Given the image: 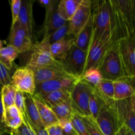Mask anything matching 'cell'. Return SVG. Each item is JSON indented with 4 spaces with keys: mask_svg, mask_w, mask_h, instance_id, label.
I'll return each instance as SVG.
<instances>
[{
    "mask_svg": "<svg viewBox=\"0 0 135 135\" xmlns=\"http://www.w3.org/2000/svg\"><path fill=\"white\" fill-rule=\"evenodd\" d=\"M126 134H127V135H135V134H133V133H132L130 131L128 130L127 129V133H126Z\"/></svg>",
    "mask_w": 135,
    "mask_h": 135,
    "instance_id": "7dc6e473",
    "label": "cell"
},
{
    "mask_svg": "<svg viewBox=\"0 0 135 135\" xmlns=\"http://www.w3.org/2000/svg\"><path fill=\"white\" fill-rule=\"evenodd\" d=\"M25 113L31 123L38 128H44L41 121L38 109L34 103L33 96L25 94Z\"/></svg>",
    "mask_w": 135,
    "mask_h": 135,
    "instance_id": "cb8c5ba5",
    "label": "cell"
},
{
    "mask_svg": "<svg viewBox=\"0 0 135 135\" xmlns=\"http://www.w3.org/2000/svg\"><path fill=\"white\" fill-rule=\"evenodd\" d=\"M5 125L7 128L9 130V134L11 131L15 130L19 128L21 126V125L23 123V119L22 116H19V117H15V118L10 119L6 120L5 121Z\"/></svg>",
    "mask_w": 135,
    "mask_h": 135,
    "instance_id": "8d00e7d4",
    "label": "cell"
},
{
    "mask_svg": "<svg viewBox=\"0 0 135 135\" xmlns=\"http://www.w3.org/2000/svg\"><path fill=\"white\" fill-rule=\"evenodd\" d=\"M94 31L92 39L102 41L113 38L117 42L111 0L92 1Z\"/></svg>",
    "mask_w": 135,
    "mask_h": 135,
    "instance_id": "6da1fadb",
    "label": "cell"
},
{
    "mask_svg": "<svg viewBox=\"0 0 135 135\" xmlns=\"http://www.w3.org/2000/svg\"><path fill=\"white\" fill-rule=\"evenodd\" d=\"M71 90H60L54 91L43 96H38L43 102L47 104L49 107L52 108L61 103L67 102L70 100Z\"/></svg>",
    "mask_w": 135,
    "mask_h": 135,
    "instance_id": "603a6c76",
    "label": "cell"
},
{
    "mask_svg": "<svg viewBox=\"0 0 135 135\" xmlns=\"http://www.w3.org/2000/svg\"><path fill=\"white\" fill-rule=\"evenodd\" d=\"M34 73L35 85L47 80L58 78H76L65 71L62 64L32 69Z\"/></svg>",
    "mask_w": 135,
    "mask_h": 135,
    "instance_id": "2e32d148",
    "label": "cell"
},
{
    "mask_svg": "<svg viewBox=\"0 0 135 135\" xmlns=\"http://www.w3.org/2000/svg\"><path fill=\"white\" fill-rule=\"evenodd\" d=\"M34 1L32 0H22L18 21L20 25L28 30L30 35L32 37L33 33V15L32 7Z\"/></svg>",
    "mask_w": 135,
    "mask_h": 135,
    "instance_id": "ffe728a7",
    "label": "cell"
},
{
    "mask_svg": "<svg viewBox=\"0 0 135 135\" xmlns=\"http://www.w3.org/2000/svg\"><path fill=\"white\" fill-rule=\"evenodd\" d=\"M48 135H63L61 129L58 125H54L45 128Z\"/></svg>",
    "mask_w": 135,
    "mask_h": 135,
    "instance_id": "7bdbcfd3",
    "label": "cell"
},
{
    "mask_svg": "<svg viewBox=\"0 0 135 135\" xmlns=\"http://www.w3.org/2000/svg\"><path fill=\"white\" fill-rule=\"evenodd\" d=\"M22 115L21 112L18 111V109L16 108L15 105L11 106L8 107L7 108L4 110V116H5V121L6 120L10 119L15 118V117H19Z\"/></svg>",
    "mask_w": 135,
    "mask_h": 135,
    "instance_id": "60d3db41",
    "label": "cell"
},
{
    "mask_svg": "<svg viewBox=\"0 0 135 135\" xmlns=\"http://www.w3.org/2000/svg\"><path fill=\"white\" fill-rule=\"evenodd\" d=\"M60 1L51 0L46 8V16L43 25L44 36L49 37L57 29L65 25L67 22L61 7Z\"/></svg>",
    "mask_w": 135,
    "mask_h": 135,
    "instance_id": "ba28073f",
    "label": "cell"
},
{
    "mask_svg": "<svg viewBox=\"0 0 135 135\" xmlns=\"http://www.w3.org/2000/svg\"><path fill=\"white\" fill-rule=\"evenodd\" d=\"M32 38L28 30L22 27L18 21L11 25L8 38L9 44L15 47L20 54L28 52L32 50L34 45Z\"/></svg>",
    "mask_w": 135,
    "mask_h": 135,
    "instance_id": "7c38bea8",
    "label": "cell"
},
{
    "mask_svg": "<svg viewBox=\"0 0 135 135\" xmlns=\"http://www.w3.org/2000/svg\"><path fill=\"white\" fill-rule=\"evenodd\" d=\"M83 0H61L59 2L67 21H69Z\"/></svg>",
    "mask_w": 135,
    "mask_h": 135,
    "instance_id": "4316f807",
    "label": "cell"
},
{
    "mask_svg": "<svg viewBox=\"0 0 135 135\" xmlns=\"http://www.w3.org/2000/svg\"><path fill=\"white\" fill-rule=\"evenodd\" d=\"M115 42V40L113 38L102 41L92 39L88 50L84 72L90 69L98 68L107 51Z\"/></svg>",
    "mask_w": 135,
    "mask_h": 135,
    "instance_id": "30bf717a",
    "label": "cell"
},
{
    "mask_svg": "<svg viewBox=\"0 0 135 135\" xmlns=\"http://www.w3.org/2000/svg\"><path fill=\"white\" fill-rule=\"evenodd\" d=\"M5 41H3L1 40H0V49L2 48L3 47V45L5 44Z\"/></svg>",
    "mask_w": 135,
    "mask_h": 135,
    "instance_id": "bcb514c9",
    "label": "cell"
},
{
    "mask_svg": "<svg viewBox=\"0 0 135 135\" xmlns=\"http://www.w3.org/2000/svg\"><path fill=\"white\" fill-rule=\"evenodd\" d=\"M20 54L19 51L13 46L8 44L0 49V62L9 70L12 71L13 62Z\"/></svg>",
    "mask_w": 135,
    "mask_h": 135,
    "instance_id": "d4e9b609",
    "label": "cell"
},
{
    "mask_svg": "<svg viewBox=\"0 0 135 135\" xmlns=\"http://www.w3.org/2000/svg\"><path fill=\"white\" fill-rule=\"evenodd\" d=\"M82 120L90 135H104L100 131L96 120L91 116L81 117Z\"/></svg>",
    "mask_w": 135,
    "mask_h": 135,
    "instance_id": "1f68e13d",
    "label": "cell"
},
{
    "mask_svg": "<svg viewBox=\"0 0 135 135\" xmlns=\"http://www.w3.org/2000/svg\"><path fill=\"white\" fill-rule=\"evenodd\" d=\"M113 107L119 129L124 125L135 134V95L125 100L114 101Z\"/></svg>",
    "mask_w": 135,
    "mask_h": 135,
    "instance_id": "5b68a950",
    "label": "cell"
},
{
    "mask_svg": "<svg viewBox=\"0 0 135 135\" xmlns=\"http://www.w3.org/2000/svg\"><path fill=\"white\" fill-rule=\"evenodd\" d=\"M51 1H50V0H40L39 3L40 4H42L43 6L46 7L47 5H48L50 3Z\"/></svg>",
    "mask_w": 135,
    "mask_h": 135,
    "instance_id": "f6af8a7d",
    "label": "cell"
},
{
    "mask_svg": "<svg viewBox=\"0 0 135 135\" xmlns=\"http://www.w3.org/2000/svg\"><path fill=\"white\" fill-rule=\"evenodd\" d=\"M58 125L60 127L62 131L64 134H69L74 133V129L73 127L71 119H61L58 121Z\"/></svg>",
    "mask_w": 135,
    "mask_h": 135,
    "instance_id": "f35d334b",
    "label": "cell"
},
{
    "mask_svg": "<svg viewBox=\"0 0 135 135\" xmlns=\"http://www.w3.org/2000/svg\"><path fill=\"white\" fill-rule=\"evenodd\" d=\"M74 131L77 135H90L87 131L86 127L82 120L81 116L79 115L75 112L72 114L71 117Z\"/></svg>",
    "mask_w": 135,
    "mask_h": 135,
    "instance_id": "4dcf8cb0",
    "label": "cell"
},
{
    "mask_svg": "<svg viewBox=\"0 0 135 135\" xmlns=\"http://www.w3.org/2000/svg\"><path fill=\"white\" fill-rule=\"evenodd\" d=\"M11 84L17 91L33 96L36 85L32 70L26 66L17 68L12 75Z\"/></svg>",
    "mask_w": 135,
    "mask_h": 135,
    "instance_id": "8fae6325",
    "label": "cell"
},
{
    "mask_svg": "<svg viewBox=\"0 0 135 135\" xmlns=\"http://www.w3.org/2000/svg\"><path fill=\"white\" fill-rule=\"evenodd\" d=\"M96 88L99 92L109 101H114L113 96H114V86H113V81L107 79H102Z\"/></svg>",
    "mask_w": 135,
    "mask_h": 135,
    "instance_id": "f546056e",
    "label": "cell"
},
{
    "mask_svg": "<svg viewBox=\"0 0 135 135\" xmlns=\"http://www.w3.org/2000/svg\"><path fill=\"white\" fill-rule=\"evenodd\" d=\"M14 105L18 109L21 114L25 113V93L17 91L15 94Z\"/></svg>",
    "mask_w": 135,
    "mask_h": 135,
    "instance_id": "d590c367",
    "label": "cell"
},
{
    "mask_svg": "<svg viewBox=\"0 0 135 135\" xmlns=\"http://www.w3.org/2000/svg\"><path fill=\"white\" fill-rule=\"evenodd\" d=\"M11 71L0 62V88L11 84Z\"/></svg>",
    "mask_w": 135,
    "mask_h": 135,
    "instance_id": "836d02e7",
    "label": "cell"
},
{
    "mask_svg": "<svg viewBox=\"0 0 135 135\" xmlns=\"http://www.w3.org/2000/svg\"><path fill=\"white\" fill-rule=\"evenodd\" d=\"M94 31V17L93 15L90 17L88 22L85 26L78 32L75 36L74 45L82 50L88 52Z\"/></svg>",
    "mask_w": 135,
    "mask_h": 135,
    "instance_id": "d6986e66",
    "label": "cell"
},
{
    "mask_svg": "<svg viewBox=\"0 0 135 135\" xmlns=\"http://www.w3.org/2000/svg\"><path fill=\"white\" fill-rule=\"evenodd\" d=\"M16 92L17 90L11 84L5 85L1 88V100L4 110L8 107L14 105Z\"/></svg>",
    "mask_w": 135,
    "mask_h": 135,
    "instance_id": "83f0119b",
    "label": "cell"
},
{
    "mask_svg": "<svg viewBox=\"0 0 135 135\" xmlns=\"http://www.w3.org/2000/svg\"><path fill=\"white\" fill-rule=\"evenodd\" d=\"M79 79V78H58L39 83L36 84L34 95L40 96L60 90H72L74 85Z\"/></svg>",
    "mask_w": 135,
    "mask_h": 135,
    "instance_id": "9a60e30c",
    "label": "cell"
},
{
    "mask_svg": "<svg viewBox=\"0 0 135 135\" xmlns=\"http://www.w3.org/2000/svg\"><path fill=\"white\" fill-rule=\"evenodd\" d=\"M119 54L125 76L135 77V36L117 41Z\"/></svg>",
    "mask_w": 135,
    "mask_h": 135,
    "instance_id": "8992f818",
    "label": "cell"
},
{
    "mask_svg": "<svg viewBox=\"0 0 135 135\" xmlns=\"http://www.w3.org/2000/svg\"><path fill=\"white\" fill-rule=\"evenodd\" d=\"M98 69L104 79L115 81L125 77L117 42L107 51Z\"/></svg>",
    "mask_w": 135,
    "mask_h": 135,
    "instance_id": "7a4b0ae2",
    "label": "cell"
},
{
    "mask_svg": "<svg viewBox=\"0 0 135 135\" xmlns=\"http://www.w3.org/2000/svg\"><path fill=\"white\" fill-rule=\"evenodd\" d=\"M93 88L79 78L71 92L70 102L75 113L81 117L90 116L89 110L90 96Z\"/></svg>",
    "mask_w": 135,
    "mask_h": 135,
    "instance_id": "3957f363",
    "label": "cell"
},
{
    "mask_svg": "<svg viewBox=\"0 0 135 135\" xmlns=\"http://www.w3.org/2000/svg\"><path fill=\"white\" fill-rule=\"evenodd\" d=\"M50 47L48 37H44L40 42L33 45L30 50L32 54L26 67L30 69H34L61 64V61L55 60L53 57L50 52Z\"/></svg>",
    "mask_w": 135,
    "mask_h": 135,
    "instance_id": "277c9868",
    "label": "cell"
},
{
    "mask_svg": "<svg viewBox=\"0 0 135 135\" xmlns=\"http://www.w3.org/2000/svg\"><path fill=\"white\" fill-rule=\"evenodd\" d=\"M23 123L19 128L15 130L11 131L9 133L10 135H36L34 132L30 127L25 117L22 116Z\"/></svg>",
    "mask_w": 135,
    "mask_h": 135,
    "instance_id": "e575fe53",
    "label": "cell"
},
{
    "mask_svg": "<svg viewBox=\"0 0 135 135\" xmlns=\"http://www.w3.org/2000/svg\"><path fill=\"white\" fill-rule=\"evenodd\" d=\"M21 1L22 0H12L11 1L12 13V24L15 23L18 20V15H19L20 9L21 7Z\"/></svg>",
    "mask_w": 135,
    "mask_h": 135,
    "instance_id": "74e56055",
    "label": "cell"
},
{
    "mask_svg": "<svg viewBox=\"0 0 135 135\" xmlns=\"http://www.w3.org/2000/svg\"><path fill=\"white\" fill-rule=\"evenodd\" d=\"M22 115L25 117V119L26 120L27 123H28V125H30V127L32 128V129L33 131L34 132L36 135H48L47 131H46V130L44 128H38L34 126V125H32V124L31 123V122L30 121V120H29L28 118L27 117V116H26V113H23V114H22Z\"/></svg>",
    "mask_w": 135,
    "mask_h": 135,
    "instance_id": "b9f144b4",
    "label": "cell"
},
{
    "mask_svg": "<svg viewBox=\"0 0 135 135\" xmlns=\"http://www.w3.org/2000/svg\"><path fill=\"white\" fill-rule=\"evenodd\" d=\"M87 54V51L73 45L65 59L61 61L65 71L75 77L80 78L84 73Z\"/></svg>",
    "mask_w": 135,
    "mask_h": 135,
    "instance_id": "9c48e42d",
    "label": "cell"
},
{
    "mask_svg": "<svg viewBox=\"0 0 135 135\" xmlns=\"http://www.w3.org/2000/svg\"><path fill=\"white\" fill-rule=\"evenodd\" d=\"M63 135H77V134H76V133H75V132H74V133H69V134H64V133H63Z\"/></svg>",
    "mask_w": 135,
    "mask_h": 135,
    "instance_id": "c3c4849f",
    "label": "cell"
},
{
    "mask_svg": "<svg viewBox=\"0 0 135 135\" xmlns=\"http://www.w3.org/2000/svg\"><path fill=\"white\" fill-rule=\"evenodd\" d=\"M80 79L91 87L94 88H96L98 84L101 81L102 76L98 69L92 68L84 71L80 76Z\"/></svg>",
    "mask_w": 135,
    "mask_h": 135,
    "instance_id": "484cf974",
    "label": "cell"
},
{
    "mask_svg": "<svg viewBox=\"0 0 135 135\" xmlns=\"http://www.w3.org/2000/svg\"><path fill=\"white\" fill-rule=\"evenodd\" d=\"M127 127L125 126H122L118 130V131L117 132L115 135H127Z\"/></svg>",
    "mask_w": 135,
    "mask_h": 135,
    "instance_id": "ee69618b",
    "label": "cell"
},
{
    "mask_svg": "<svg viewBox=\"0 0 135 135\" xmlns=\"http://www.w3.org/2000/svg\"><path fill=\"white\" fill-rule=\"evenodd\" d=\"M34 103L38 109L41 121L45 128L54 125H57L58 119L50 107L42 101L38 96L33 95Z\"/></svg>",
    "mask_w": 135,
    "mask_h": 135,
    "instance_id": "44dd1931",
    "label": "cell"
},
{
    "mask_svg": "<svg viewBox=\"0 0 135 135\" xmlns=\"http://www.w3.org/2000/svg\"><path fill=\"white\" fill-rule=\"evenodd\" d=\"M111 3L116 18L131 33L134 34L135 1L111 0Z\"/></svg>",
    "mask_w": 135,
    "mask_h": 135,
    "instance_id": "52a82bcc",
    "label": "cell"
},
{
    "mask_svg": "<svg viewBox=\"0 0 135 135\" xmlns=\"http://www.w3.org/2000/svg\"><path fill=\"white\" fill-rule=\"evenodd\" d=\"M105 98L96 88H93L89 99V110L90 116L96 119L100 111L106 105L113 102Z\"/></svg>",
    "mask_w": 135,
    "mask_h": 135,
    "instance_id": "7402d4cb",
    "label": "cell"
},
{
    "mask_svg": "<svg viewBox=\"0 0 135 135\" xmlns=\"http://www.w3.org/2000/svg\"><path fill=\"white\" fill-rule=\"evenodd\" d=\"M114 101L125 100L135 95L134 78L127 76L113 81Z\"/></svg>",
    "mask_w": 135,
    "mask_h": 135,
    "instance_id": "e0dca14e",
    "label": "cell"
},
{
    "mask_svg": "<svg viewBox=\"0 0 135 135\" xmlns=\"http://www.w3.org/2000/svg\"><path fill=\"white\" fill-rule=\"evenodd\" d=\"M4 133L9 134V130L7 128L5 123V116H4V108L1 100V88H0V135H3Z\"/></svg>",
    "mask_w": 135,
    "mask_h": 135,
    "instance_id": "ab89813d",
    "label": "cell"
},
{
    "mask_svg": "<svg viewBox=\"0 0 135 135\" xmlns=\"http://www.w3.org/2000/svg\"><path fill=\"white\" fill-rule=\"evenodd\" d=\"M113 102L105 105L95 119L104 135H115L119 130L113 107Z\"/></svg>",
    "mask_w": 135,
    "mask_h": 135,
    "instance_id": "5bb4252c",
    "label": "cell"
},
{
    "mask_svg": "<svg viewBox=\"0 0 135 135\" xmlns=\"http://www.w3.org/2000/svg\"><path fill=\"white\" fill-rule=\"evenodd\" d=\"M58 120L61 119H71L74 111L71 107L70 100L51 108Z\"/></svg>",
    "mask_w": 135,
    "mask_h": 135,
    "instance_id": "f1b7e54d",
    "label": "cell"
},
{
    "mask_svg": "<svg viewBox=\"0 0 135 135\" xmlns=\"http://www.w3.org/2000/svg\"><path fill=\"white\" fill-rule=\"evenodd\" d=\"M74 42L75 37L73 36H67L50 44V52L53 57L59 61L64 60L71 47L74 45Z\"/></svg>",
    "mask_w": 135,
    "mask_h": 135,
    "instance_id": "ac0fdd59",
    "label": "cell"
},
{
    "mask_svg": "<svg viewBox=\"0 0 135 135\" xmlns=\"http://www.w3.org/2000/svg\"><path fill=\"white\" fill-rule=\"evenodd\" d=\"M92 13V1L83 0L69 22L68 35L75 37L88 22Z\"/></svg>",
    "mask_w": 135,
    "mask_h": 135,
    "instance_id": "4fadbf2b",
    "label": "cell"
},
{
    "mask_svg": "<svg viewBox=\"0 0 135 135\" xmlns=\"http://www.w3.org/2000/svg\"><path fill=\"white\" fill-rule=\"evenodd\" d=\"M69 31V22H67L65 25L63 26L60 27L59 28L57 29L55 31H54L51 35L49 36V42L50 44L54 43L59 40L62 39L64 37L67 36L68 35Z\"/></svg>",
    "mask_w": 135,
    "mask_h": 135,
    "instance_id": "d6a6232c",
    "label": "cell"
}]
</instances>
